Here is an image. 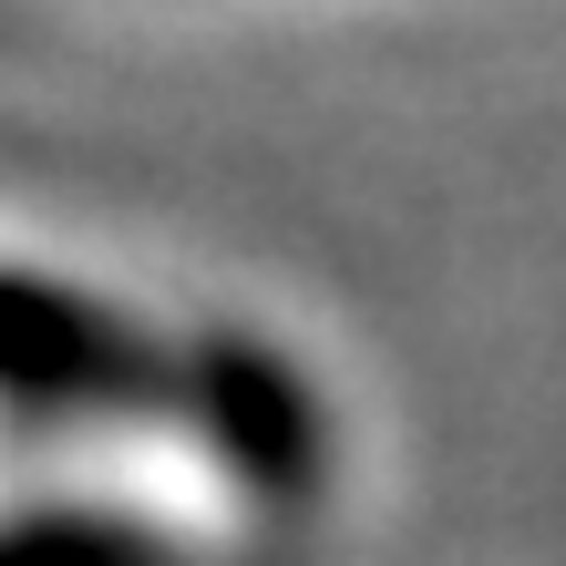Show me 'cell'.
<instances>
[{
	"instance_id": "1",
	"label": "cell",
	"mask_w": 566,
	"mask_h": 566,
	"mask_svg": "<svg viewBox=\"0 0 566 566\" xmlns=\"http://www.w3.org/2000/svg\"><path fill=\"white\" fill-rule=\"evenodd\" d=\"M0 381L42 391V402H124V391H155V360L104 310L31 289V279H0Z\"/></svg>"
},
{
	"instance_id": "2",
	"label": "cell",
	"mask_w": 566,
	"mask_h": 566,
	"mask_svg": "<svg viewBox=\"0 0 566 566\" xmlns=\"http://www.w3.org/2000/svg\"><path fill=\"white\" fill-rule=\"evenodd\" d=\"M207 402H217L227 453H238V463H258L269 484H298V474H310V402H298V381L279 371V360L217 350L207 360Z\"/></svg>"
},
{
	"instance_id": "3",
	"label": "cell",
	"mask_w": 566,
	"mask_h": 566,
	"mask_svg": "<svg viewBox=\"0 0 566 566\" xmlns=\"http://www.w3.org/2000/svg\"><path fill=\"white\" fill-rule=\"evenodd\" d=\"M0 566H155V546L135 525H104V515H52V525H11Z\"/></svg>"
}]
</instances>
